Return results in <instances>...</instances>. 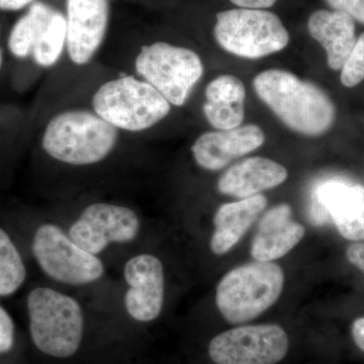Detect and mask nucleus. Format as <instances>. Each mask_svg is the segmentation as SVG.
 Segmentation results:
<instances>
[{"label": "nucleus", "mask_w": 364, "mask_h": 364, "mask_svg": "<svg viewBox=\"0 0 364 364\" xmlns=\"http://www.w3.org/2000/svg\"><path fill=\"white\" fill-rule=\"evenodd\" d=\"M127 135L85 104L66 105L50 114L40 132V147L54 161L73 167L100 164Z\"/></svg>", "instance_id": "f257e3e1"}, {"label": "nucleus", "mask_w": 364, "mask_h": 364, "mask_svg": "<svg viewBox=\"0 0 364 364\" xmlns=\"http://www.w3.org/2000/svg\"><path fill=\"white\" fill-rule=\"evenodd\" d=\"M81 104L131 138L154 129L173 107L156 88L126 70L100 79Z\"/></svg>", "instance_id": "f03ea898"}, {"label": "nucleus", "mask_w": 364, "mask_h": 364, "mask_svg": "<svg viewBox=\"0 0 364 364\" xmlns=\"http://www.w3.org/2000/svg\"><path fill=\"white\" fill-rule=\"evenodd\" d=\"M258 97L287 128L306 136H320L334 124L336 107L318 86L291 72L270 69L253 81Z\"/></svg>", "instance_id": "7ed1b4c3"}, {"label": "nucleus", "mask_w": 364, "mask_h": 364, "mask_svg": "<svg viewBox=\"0 0 364 364\" xmlns=\"http://www.w3.org/2000/svg\"><path fill=\"white\" fill-rule=\"evenodd\" d=\"M156 88L176 107H183L202 80L205 66L188 46L162 38L144 39L133 46L128 70Z\"/></svg>", "instance_id": "20e7f679"}, {"label": "nucleus", "mask_w": 364, "mask_h": 364, "mask_svg": "<svg viewBox=\"0 0 364 364\" xmlns=\"http://www.w3.org/2000/svg\"><path fill=\"white\" fill-rule=\"evenodd\" d=\"M208 16L215 42L241 58H263L282 51L291 42V32L275 11L231 6Z\"/></svg>", "instance_id": "39448f33"}, {"label": "nucleus", "mask_w": 364, "mask_h": 364, "mask_svg": "<svg viewBox=\"0 0 364 364\" xmlns=\"http://www.w3.org/2000/svg\"><path fill=\"white\" fill-rule=\"evenodd\" d=\"M6 47L14 61L40 71L56 68L66 51V21L59 0H37L23 11L7 33Z\"/></svg>", "instance_id": "423d86ee"}, {"label": "nucleus", "mask_w": 364, "mask_h": 364, "mask_svg": "<svg viewBox=\"0 0 364 364\" xmlns=\"http://www.w3.org/2000/svg\"><path fill=\"white\" fill-rule=\"evenodd\" d=\"M31 337L52 358H68L82 342L85 317L78 301L50 287H36L26 299Z\"/></svg>", "instance_id": "0eeeda50"}, {"label": "nucleus", "mask_w": 364, "mask_h": 364, "mask_svg": "<svg viewBox=\"0 0 364 364\" xmlns=\"http://www.w3.org/2000/svg\"><path fill=\"white\" fill-rule=\"evenodd\" d=\"M284 284L279 265L256 260L224 275L218 284L215 304L228 322L246 323L277 303Z\"/></svg>", "instance_id": "6e6552de"}, {"label": "nucleus", "mask_w": 364, "mask_h": 364, "mask_svg": "<svg viewBox=\"0 0 364 364\" xmlns=\"http://www.w3.org/2000/svg\"><path fill=\"white\" fill-rule=\"evenodd\" d=\"M33 254L38 264L52 279L85 286L102 279L104 263L64 233L57 225H41L33 235Z\"/></svg>", "instance_id": "1a4fd4ad"}, {"label": "nucleus", "mask_w": 364, "mask_h": 364, "mask_svg": "<svg viewBox=\"0 0 364 364\" xmlns=\"http://www.w3.org/2000/svg\"><path fill=\"white\" fill-rule=\"evenodd\" d=\"M66 21L64 59L76 68L91 65L109 36L112 0H59Z\"/></svg>", "instance_id": "9d476101"}, {"label": "nucleus", "mask_w": 364, "mask_h": 364, "mask_svg": "<svg viewBox=\"0 0 364 364\" xmlns=\"http://www.w3.org/2000/svg\"><path fill=\"white\" fill-rule=\"evenodd\" d=\"M289 345L279 325L241 326L213 338L208 355L215 364H275L286 358Z\"/></svg>", "instance_id": "9b49d317"}, {"label": "nucleus", "mask_w": 364, "mask_h": 364, "mask_svg": "<svg viewBox=\"0 0 364 364\" xmlns=\"http://www.w3.org/2000/svg\"><path fill=\"white\" fill-rule=\"evenodd\" d=\"M135 210L109 203H95L86 207L69 229V236L93 255L102 253L112 243H130L140 231Z\"/></svg>", "instance_id": "f8f14e48"}, {"label": "nucleus", "mask_w": 364, "mask_h": 364, "mask_svg": "<svg viewBox=\"0 0 364 364\" xmlns=\"http://www.w3.org/2000/svg\"><path fill=\"white\" fill-rule=\"evenodd\" d=\"M311 214L315 224L331 218L347 240L364 241V186L338 178L322 182L314 189Z\"/></svg>", "instance_id": "ddd939ff"}, {"label": "nucleus", "mask_w": 364, "mask_h": 364, "mask_svg": "<svg viewBox=\"0 0 364 364\" xmlns=\"http://www.w3.org/2000/svg\"><path fill=\"white\" fill-rule=\"evenodd\" d=\"M129 289L124 308L134 320L147 323L161 314L164 303V269L161 261L151 254H140L124 265Z\"/></svg>", "instance_id": "4468645a"}, {"label": "nucleus", "mask_w": 364, "mask_h": 364, "mask_svg": "<svg viewBox=\"0 0 364 364\" xmlns=\"http://www.w3.org/2000/svg\"><path fill=\"white\" fill-rule=\"evenodd\" d=\"M265 135L256 124L226 131H212L198 136L191 145L193 159L198 166L217 171L237 158L257 150Z\"/></svg>", "instance_id": "2eb2a0df"}, {"label": "nucleus", "mask_w": 364, "mask_h": 364, "mask_svg": "<svg viewBox=\"0 0 364 364\" xmlns=\"http://www.w3.org/2000/svg\"><path fill=\"white\" fill-rule=\"evenodd\" d=\"M356 21L348 14L329 9H317L306 18V31L324 48L328 65L341 70L356 44Z\"/></svg>", "instance_id": "dca6fc26"}, {"label": "nucleus", "mask_w": 364, "mask_h": 364, "mask_svg": "<svg viewBox=\"0 0 364 364\" xmlns=\"http://www.w3.org/2000/svg\"><path fill=\"white\" fill-rule=\"evenodd\" d=\"M305 233V227L294 221L291 208L282 203L263 215L253 238L251 254L263 262L279 259L298 245Z\"/></svg>", "instance_id": "f3484780"}, {"label": "nucleus", "mask_w": 364, "mask_h": 364, "mask_svg": "<svg viewBox=\"0 0 364 364\" xmlns=\"http://www.w3.org/2000/svg\"><path fill=\"white\" fill-rule=\"evenodd\" d=\"M287 178V169L279 163L268 158L251 157L225 172L218 182V189L223 195L243 200L277 188Z\"/></svg>", "instance_id": "a211bd4d"}, {"label": "nucleus", "mask_w": 364, "mask_h": 364, "mask_svg": "<svg viewBox=\"0 0 364 364\" xmlns=\"http://www.w3.org/2000/svg\"><path fill=\"white\" fill-rule=\"evenodd\" d=\"M267 205L264 196L256 195L239 202L225 203L214 215L215 232L210 249L217 255L231 250L252 226Z\"/></svg>", "instance_id": "6ab92c4d"}, {"label": "nucleus", "mask_w": 364, "mask_h": 364, "mask_svg": "<svg viewBox=\"0 0 364 364\" xmlns=\"http://www.w3.org/2000/svg\"><path fill=\"white\" fill-rule=\"evenodd\" d=\"M23 257L9 234L0 228V296H11L25 282Z\"/></svg>", "instance_id": "aec40b11"}, {"label": "nucleus", "mask_w": 364, "mask_h": 364, "mask_svg": "<svg viewBox=\"0 0 364 364\" xmlns=\"http://www.w3.org/2000/svg\"><path fill=\"white\" fill-rule=\"evenodd\" d=\"M203 112L208 124L218 131L232 130L241 127L245 117L244 104L205 102L203 105Z\"/></svg>", "instance_id": "412c9836"}, {"label": "nucleus", "mask_w": 364, "mask_h": 364, "mask_svg": "<svg viewBox=\"0 0 364 364\" xmlns=\"http://www.w3.org/2000/svg\"><path fill=\"white\" fill-rule=\"evenodd\" d=\"M205 95V102L244 104L246 90L243 82L236 76L221 75L208 83Z\"/></svg>", "instance_id": "4be33fe9"}, {"label": "nucleus", "mask_w": 364, "mask_h": 364, "mask_svg": "<svg viewBox=\"0 0 364 364\" xmlns=\"http://www.w3.org/2000/svg\"><path fill=\"white\" fill-rule=\"evenodd\" d=\"M341 83L346 87H354L364 80V32L356 41V44L341 69Z\"/></svg>", "instance_id": "5701e85b"}, {"label": "nucleus", "mask_w": 364, "mask_h": 364, "mask_svg": "<svg viewBox=\"0 0 364 364\" xmlns=\"http://www.w3.org/2000/svg\"><path fill=\"white\" fill-rule=\"evenodd\" d=\"M16 328L11 315L0 305V354L11 351L14 344Z\"/></svg>", "instance_id": "b1692460"}, {"label": "nucleus", "mask_w": 364, "mask_h": 364, "mask_svg": "<svg viewBox=\"0 0 364 364\" xmlns=\"http://www.w3.org/2000/svg\"><path fill=\"white\" fill-rule=\"evenodd\" d=\"M324 2L329 9L348 14L356 23L364 26V0H324Z\"/></svg>", "instance_id": "393cba45"}, {"label": "nucleus", "mask_w": 364, "mask_h": 364, "mask_svg": "<svg viewBox=\"0 0 364 364\" xmlns=\"http://www.w3.org/2000/svg\"><path fill=\"white\" fill-rule=\"evenodd\" d=\"M230 6L242 7V9H265L273 11L282 0H226Z\"/></svg>", "instance_id": "a878e982"}, {"label": "nucleus", "mask_w": 364, "mask_h": 364, "mask_svg": "<svg viewBox=\"0 0 364 364\" xmlns=\"http://www.w3.org/2000/svg\"><path fill=\"white\" fill-rule=\"evenodd\" d=\"M37 0H0V13H23Z\"/></svg>", "instance_id": "bb28decb"}, {"label": "nucleus", "mask_w": 364, "mask_h": 364, "mask_svg": "<svg viewBox=\"0 0 364 364\" xmlns=\"http://www.w3.org/2000/svg\"><path fill=\"white\" fill-rule=\"evenodd\" d=\"M346 255L349 262L364 273V243L351 244L347 249Z\"/></svg>", "instance_id": "cd10ccee"}, {"label": "nucleus", "mask_w": 364, "mask_h": 364, "mask_svg": "<svg viewBox=\"0 0 364 364\" xmlns=\"http://www.w3.org/2000/svg\"><path fill=\"white\" fill-rule=\"evenodd\" d=\"M352 338L356 346L364 352V318L354 321L351 328Z\"/></svg>", "instance_id": "c85d7f7f"}, {"label": "nucleus", "mask_w": 364, "mask_h": 364, "mask_svg": "<svg viewBox=\"0 0 364 364\" xmlns=\"http://www.w3.org/2000/svg\"><path fill=\"white\" fill-rule=\"evenodd\" d=\"M2 38H4V36H2V26L0 23V74L6 66L7 56L6 44L2 42Z\"/></svg>", "instance_id": "c756f323"}, {"label": "nucleus", "mask_w": 364, "mask_h": 364, "mask_svg": "<svg viewBox=\"0 0 364 364\" xmlns=\"http://www.w3.org/2000/svg\"><path fill=\"white\" fill-rule=\"evenodd\" d=\"M2 127H4V119H2L1 112H0V134L2 132Z\"/></svg>", "instance_id": "7c9ffc66"}]
</instances>
